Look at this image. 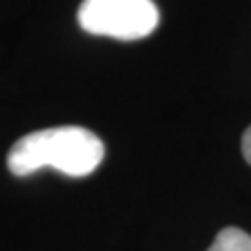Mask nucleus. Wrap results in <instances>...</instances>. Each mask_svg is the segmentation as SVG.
I'll return each instance as SVG.
<instances>
[{"label": "nucleus", "instance_id": "f257e3e1", "mask_svg": "<svg viewBox=\"0 0 251 251\" xmlns=\"http://www.w3.org/2000/svg\"><path fill=\"white\" fill-rule=\"evenodd\" d=\"M105 157L94 132L82 126H57L19 138L11 147L6 166L15 176H29L40 168H54L72 178L92 174Z\"/></svg>", "mask_w": 251, "mask_h": 251}, {"label": "nucleus", "instance_id": "f03ea898", "mask_svg": "<svg viewBox=\"0 0 251 251\" xmlns=\"http://www.w3.org/2000/svg\"><path fill=\"white\" fill-rule=\"evenodd\" d=\"M77 23L94 36L143 40L159 25V9L153 0H84Z\"/></svg>", "mask_w": 251, "mask_h": 251}, {"label": "nucleus", "instance_id": "7ed1b4c3", "mask_svg": "<svg viewBox=\"0 0 251 251\" xmlns=\"http://www.w3.org/2000/svg\"><path fill=\"white\" fill-rule=\"evenodd\" d=\"M207 251H251V234L237 226H228L218 232Z\"/></svg>", "mask_w": 251, "mask_h": 251}, {"label": "nucleus", "instance_id": "20e7f679", "mask_svg": "<svg viewBox=\"0 0 251 251\" xmlns=\"http://www.w3.org/2000/svg\"><path fill=\"white\" fill-rule=\"evenodd\" d=\"M241 149H243V157H245L247 163L251 166V126H249V128L245 130V134H243Z\"/></svg>", "mask_w": 251, "mask_h": 251}]
</instances>
